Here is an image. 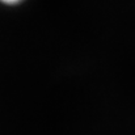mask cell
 Instances as JSON below:
<instances>
[{"mask_svg": "<svg viewBox=\"0 0 135 135\" xmlns=\"http://www.w3.org/2000/svg\"><path fill=\"white\" fill-rule=\"evenodd\" d=\"M22 1L24 0H0V4H3V5H17Z\"/></svg>", "mask_w": 135, "mask_h": 135, "instance_id": "obj_1", "label": "cell"}]
</instances>
